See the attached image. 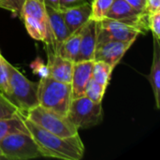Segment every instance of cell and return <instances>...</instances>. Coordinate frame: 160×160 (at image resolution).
<instances>
[{"label":"cell","instance_id":"cell-1","mask_svg":"<svg viewBox=\"0 0 160 160\" xmlns=\"http://www.w3.org/2000/svg\"><path fill=\"white\" fill-rule=\"evenodd\" d=\"M23 122L43 158H54L63 160H80L84 155V145L80 135L60 137L51 133L23 116Z\"/></svg>","mask_w":160,"mask_h":160},{"label":"cell","instance_id":"cell-2","mask_svg":"<svg viewBox=\"0 0 160 160\" xmlns=\"http://www.w3.org/2000/svg\"><path fill=\"white\" fill-rule=\"evenodd\" d=\"M27 33L32 38L42 41L47 53L55 52L45 5L41 0H24L20 14Z\"/></svg>","mask_w":160,"mask_h":160},{"label":"cell","instance_id":"cell-3","mask_svg":"<svg viewBox=\"0 0 160 160\" xmlns=\"http://www.w3.org/2000/svg\"><path fill=\"white\" fill-rule=\"evenodd\" d=\"M9 80L6 98L15 105L23 115L38 105V82L29 81L21 71L8 63Z\"/></svg>","mask_w":160,"mask_h":160},{"label":"cell","instance_id":"cell-4","mask_svg":"<svg viewBox=\"0 0 160 160\" xmlns=\"http://www.w3.org/2000/svg\"><path fill=\"white\" fill-rule=\"evenodd\" d=\"M38 105L67 115L72 100L71 85L51 77L40 78L38 82Z\"/></svg>","mask_w":160,"mask_h":160},{"label":"cell","instance_id":"cell-5","mask_svg":"<svg viewBox=\"0 0 160 160\" xmlns=\"http://www.w3.org/2000/svg\"><path fill=\"white\" fill-rule=\"evenodd\" d=\"M23 116L43 129L60 137H71L79 134V129L70 122L67 115H62L40 105L31 109Z\"/></svg>","mask_w":160,"mask_h":160},{"label":"cell","instance_id":"cell-6","mask_svg":"<svg viewBox=\"0 0 160 160\" xmlns=\"http://www.w3.org/2000/svg\"><path fill=\"white\" fill-rule=\"evenodd\" d=\"M0 149L6 159L28 160L43 158L41 151L30 133L19 132L0 141Z\"/></svg>","mask_w":160,"mask_h":160},{"label":"cell","instance_id":"cell-7","mask_svg":"<svg viewBox=\"0 0 160 160\" xmlns=\"http://www.w3.org/2000/svg\"><path fill=\"white\" fill-rule=\"evenodd\" d=\"M67 116L78 129L96 127L103 120L102 103L94 102L85 96L72 99Z\"/></svg>","mask_w":160,"mask_h":160},{"label":"cell","instance_id":"cell-8","mask_svg":"<svg viewBox=\"0 0 160 160\" xmlns=\"http://www.w3.org/2000/svg\"><path fill=\"white\" fill-rule=\"evenodd\" d=\"M146 31L140 24L104 18L97 22V44L108 40L135 41L141 34H146Z\"/></svg>","mask_w":160,"mask_h":160},{"label":"cell","instance_id":"cell-9","mask_svg":"<svg viewBox=\"0 0 160 160\" xmlns=\"http://www.w3.org/2000/svg\"><path fill=\"white\" fill-rule=\"evenodd\" d=\"M105 18L125 22L128 23L140 24L148 29V15L137 10L125 0H113Z\"/></svg>","mask_w":160,"mask_h":160},{"label":"cell","instance_id":"cell-10","mask_svg":"<svg viewBox=\"0 0 160 160\" xmlns=\"http://www.w3.org/2000/svg\"><path fill=\"white\" fill-rule=\"evenodd\" d=\"M134 41H117L108 40L97 44L94 60L103 61L115 68L123 58L127 51L132 46Z\"/></svg>","mask_w":160,"mask_h":160},{"label":"cell","instance_id":"cell-11","mask_svg":"<svg viewBox=\"0 0 160 160\" xmlns=\"http://www.w3.org/2000/svg\"><path fill=\"white\" fill-rule=\"evenodd\" d=\"M94 60L74 62L71 78V97L72 99L84 96L85 88L92 79Z\"/></svg>","mask_w":160,"mask_h":160},{"label":"cell","instance_id":"cell-12","mask_svg":"<svg viewBox=\"0 0 160 160\" xmlns=\"http://www.w3.org/2000/svg\"><path fill=\"white\" fill-rule=\"evenodd\" d=\"M97 46V22L88 20L82 26L79 53L75 62L94 60Z\"/></svg>","mask_w":160,"mask_h":160},{"label":"cell","instance_id":"cell-13","mask_svg":"<svg viewBox=\"0 0 160 160\" xmlns=\"http://www.w3.org/2000/svg\"><path fill=\"white\" fill-rule=\"evenodd\" d=\"M47 54L49 77L62 82L70 83L74 62L65 59L55 52H49Z\"/></svg>","mask_w":160,"mask_h":160},{"label":"cell","instance_id":"cell-14","mask_svg":"<svg viewBox=\"0 0 160 160\" xmlns=\"http://www.w3.org/2000/svg\"><path fill=\"white\" fill-rule=\"evenodd\" d=\"M46 12L49 20L50 29L53 39L54 52L57 53L60 46L64 42V40L70 35L67 24L65 22L62 11L59 9H54L50 7H46Z\"/></svg>","mask_w":160,"mask_h":160},{"label":"cell","instance_id":"cell-15","mask_svg":"<svg viewBox=\"0 0 160 160\" xmlns=\"http://www.w3.org/2000/svg\"><path fill=\"white\" fill-rule=\"evenodd\" d=\"M61 11L65 22L67 24V27L69 33L72 34L75 31H77L79 28H81L83 24H85L88 20H90L91 4L86 1L81 5Z\"/></svg>","mask_w":160,"mask_h":160},{"label":"cell","instance_id":"cell-16","mask_svg":"<svg viewBox=\"0 0 160 160\" xmlns=\"http://www.w3.org/2000/svg\"><path fill=\"white\" fill-rule=\"evenodd\" d=\"M156 100L157 109L160 108V41L154 39V52L151 70L147 76Z\"/></svg>","mask_w":160,"mask_h":160},{"label":"cell","instance_id":"cell-17","mask_svg":"<svg viewBox=\"0 0 160 160\" xmlns=\"http://www.w3.org/2000/svg\"><path fill=\"white\" fill-rule=\"evenodd\" d=\"M82 26L81 28H79L77 31H75L74 33L70 34L64 40V42L62 43V45L60 46V48L57 52L58 55H60L61 57H63L65 59L75 62L76 57L79 53V50H80Z\"/></svg>","mask_w":160,"mask_h":160},{"label":"cell","instance_id":"cell-18","mask_svg":"<svg viewBox=\"0 0 160 160\" xmlns=\"http://www.w3.org/2000/svg\"><path fill=\"white\" fill-rule=\"evenodd\" d=\"M19 132L29 133L23 122V115L22 113H19L10 118L0 119V141L10 134Z\"/></svg>","mask_w":160,"mask_h":160},{"label":"cell","instance_id":"cell-19","mask_svg":"<svg viewBox=\"0 0 160 160\" xmlns=\"http://www.w3.org/2000/svg\"><path fill=\"white\" fill-rule=\"evenodd\" d=\"M113 68H114L113 67H112L106 62L94 60L92 79H94L96 82H98L101 85L107 87L110 82Z\"/></svg>","mask_w":160,"mask_h":160},{"label":"cell","instance_id":"cell-20","mask_svg":"<svg viewBox=\"0 0 160 160\" xmlns=\"http://www.w3.org/2000/svg\"><path fill=\"white\" fill-rule=\"evenodd\" d=\"M113 0H93L91 3V17L90 19L96 22L103 20Z\"/></svg>","mask_w":160,"mask_h":160},{"label":"cell","instance_id":"cell-21","mask_svg":"<svg viewBox=\"0 0 160 160\" xmlns=\"http://www.w3.org/2000/svg\"><path fill=\"white\" fill-rule=\"evenodd\" d=\"M106 88L107 87L101 85L94 79H91L85 88L84 96L94 102L102 103V99L106 92Z\"/></svg>","mask_w":160,"mask_h":160},{"label":"cell","instance_id":"cell-22","mask_svg":"<svg viewBox=\"0 0 160 160\" xmlns=\"http://www.w3.org/2000/svg\"><path fill=\"white\" fill-rule=\"evenodd\" d=\"M19 113H21V112L18 108L13 105L2 92H0V119L10 118Z\"/></svg>","mask_w":160,"mask_h":160},{"label":"cell","instance_id":"cell-23","mask_svg":"<svg viewBox=\"0 0 160 160\" xmlns=\"http://www.w3.org/2000/svg\"><path fill=\"white\" fill-rule=\"evenodd\" d=\"M8 62L2 56L0 59V92H2L5 96L8 91Z\"/></svg>","mask_w":160,"mask_h":160},{"label":"cell","instance_id":"cell-24","mask_svg":"<svg viewBox=\"0 0 160 160\" xmlns=\"http://www.w3.org/2000/svg\"><path fill=\"white\" fill-rule=\"evenodd\" d=\"M148 29L153 33L154 39L160 41V10L148 15Z\"/></svg>","mask_w":160,"mask_h":160},{"label":"cell","instance_id":"cell-25","mask_svg":"<svg viewBox=\"0 0 160 160\" xmlns=\"http://www.w3.org/2000/svg\"><path fill=\"white\" fill-rule=\"evenodd\" d=\"M31 68L33 69V71L35 73H37L38 75L40 76V78L43 77H49V68L47 65H44L42 63V61L37 59L36 61H34L31 65Z\"/></svg>","mask_w":160,"mask_h":160},{"label":"cell","instance_id":"cell-26","mask_svg":"<svg viewBox=\"0 0 160 160\" xmlns=\"http://www.w3.org/2000/svg\"><path fill=\"white\" fill-rule=\"evenodd\" d=\"M160 10V0H146L143 13L146 15L153 14Z\"/></svg>","mask_w":160,"mask_h":160},{"label":"cell","instance_id":"cell-27","mask_svg":"<svg viewBox=\"0 0 160 160\" xmlns=\"http://www.w3.org/2000/svg\"><path fill=\"white\" fill-rule=\"evenodd\" d=\"M86 2V0H59V9L65 10L67 8L81 5Z\"/></svg>","mask_w":160,"mask_h":160},{"label":"cell","instance_id":"cell-28","mask_svg":"<svg viewBox=\"0 0 160 160\" xmlns=\"http://www.w3.org/2000/svg\"><path fill=\"white\" fill-rule=\"evenodd\" d=\"M127 1L129 5H131L133 8H135L137 10L143 12L145 5H146V0H125Z\"/></svg>","mask_w":160,"mask_h":160},{"label":"cell","instance_id":"cell-29","mask_svg":"<svg viewBox=\"0 0 160 160\" xmlns=\"http://www.w3.org/2000/svg\"><path fill=\"white\" fill-rule=\"evenodd\" d=\"M42 2L46 7H50L54 9H59V0H42Z\"/></svg>","mask_w":160,"mask_h":160},{"label":"cell","instance_id":"cell-30","mask_svg":"<svg viewBox=\"0 0 160 160\" xmlns=\"http://www.w3.org/2000/svg\"><path fill=\"white\" fill-rule=\"evenodd\" d=\"M0 8H4V9H6V10H8V11H10V12H12L10 7H9L8 5H7L6 3H4L2 0H0Z\"/></svg>","mask_w":160,"mask_h":160},{"label":"cell","instance_id":"cell-31","mask_svg":"<svg viewBox=\"0 0 160 160\" xmlns=\"http://www.w3.org/2000/svg\"><path fill=\"white\" fill-rule=\"evenodd\" d=\"M0 159H6L4 157H3V155H2V152H1V149H0Z\"/></svg>","mask_w":160,"mask_h":160},{"label":"cell","instance_id":"cell-32","mask_svg":"<svg viewBox=\"0 0 160 160\" xmlns=\"http://www.w3.org/2000/svg\"><path fill=\"white\" fill-rule=\"evenodd\" d=\"M20 1H21V3H22V4H23V2H24V0H20Z\"/></svg>","mask_w":160,"mask_h":160},{"label":"cell","instance_id":"cell-33","mask_svg":"<svg viewBox=\"0 0 160 160\" xmlns=\"http://www.w3.org/2000/svg\"><path fill=\"white\" fill-rule=\"evenodd\" d=\"M2 56H3V55H2V54H1V52H0V59H1V57H2Z\"/></svg>","mask_w":160,"mask_h":160},{"label":"cell","instance_id":"cell-34","mask_svg":"<svg viewBox=\"0 0 160 160\" xmlns=\"http://www.w3.org/2000/svg\"><path fill=\"white\" fill-rule=\"evenodd\" d=\"M41 1H42V0H41Z\"/></svg>","mask_w":160,"mask_h":160}]
</instances>
